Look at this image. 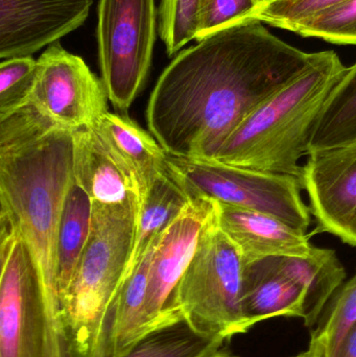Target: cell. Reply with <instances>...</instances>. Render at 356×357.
Here are the masks:
<instances>
[{
    "mask_svg": "<svg viewBox=\"0 0 356 357\" xmlns=\"http://www.w3.org/2000/svg\"><path fill=\"white\" fill-rule=\"evenodd\" d=\"M73 178L96 205H138L142 192L129 167L95 128L75 132Z\"/></svg>",
    "mask_w": 356,
    "mask_h": 357,
    "instance_id": "13",
    "label": "cell"
},
{
    "mask_svg": "<svg viewBox=\"0 0 356 357\" xmlns=\"http://www.w3.org/2000/svg\"><path fill=\"white\" fill-rule=\"evenodd\" d=\"M169 167L171 178L190 199L270 214L302 232L311 225V209L301 197L300 178L295 176L169 154Z\"/></svg>",
    "mask_w": 356,
    "mask_h": 357,
    "instance_id": "7",
    "label": "cell"
},
{
    "mask_svg": "<svg viewBox=\"0 0 356 357\" xmlns=\"http://www.w3.org/2000/svg\"><path fill=\"white\" fill-rule=\"evenodd\" d=\"M356 144V64L347 69L328 98L309 146V155Z\"/></svg>",
    "mask_w": 356,
    "mask_h": 357,
    "instance_id": "20",
    "label": "cell"
},
{
    "mask_svg": "<svg viewBox=\"0 0 356 357\" xmlns=\"http://www.w3.org/2000/svg\"><path fill=\"white\" fill-rule=\"evenodd\" d=\"M37 79V61L31 56L8 59L0 64V121L31 104Z\"/></svg>",
    "mask_w": 356,
    "mask_h": 357,
    "instance_id": "23",
    "label": "cell"
},
{
    "mask_svg": "<svg viewBox=\"0 0 356 357\" xmlns=\"http://www.w3.org/2000/svg\"><path fill=\"white\" fill-rule=\"evenodd\" d=\"M199 0H161L158 10L159 35L169 56L196 39Z\"/></svg>",
    "mask_w": 356,
    "mask_h": 357,
    "instance_id": "25",
    "label": "cell"
},
{
    "mask_svg": "<svg viewBox=\"0 0 356 357\" xmlns=\"http://www.w3.org/2000/svg\"><path fill=\"white\" fill-rule=\"evenodd\" d=\"M356 324V275L334 298L323 322L311 335V345L325 356Z\"/></svg>",
    "mask_w": 356,
    "mask_h": 357,
    "instance_id": "24",
    "label": "cell"
},
{
    "mask_svg": "<svg viewBox=\"0 0 356 357\" xmlns=\"http://www.w3.org/2000/svg\"><path fill=\"white\" fill-rule=\"evenodd\" d=\"M155 0H100L98 60L109 100L125 113L148 77L157 35Z\"/></svg>",
    "mask_w": 356,
    "mask_h": 357,
    "instance_id": "8",
    "label": "cell"
},
{
    "mask_svg": "<svg viewBox=\"0 0 356 357\" xmlns=\"http://www.w3.org/2000/svg\"><path fill=\"white\" fill-rule=\"evenodd\" d=\"M300 182L309 199L317 232L356 247V144L309 155Z\"/></svg>",
    "mask_w": 356,
    "mask_h": 357,
    "instance_id": "11",
    "label": "cell"
},
{
    "mask_svg": "<svg viewBox=\"0 0 356 357\" xmlns=\"http://www.w3.org/2000/svg\"><path fill=\"white\" fill-rule=\"evenodd\" d=\"M93 128L133 172L142 197L155 181L171 175L169 153L150 132L142 129L127 115L108 111Z\"/></svg>",
    "mask_w": 356,
    "mask_h": 357,
    "instance_id": "16",
    "label": "cell"
},
{
    "mask_svg": "<svg viewBox=\"0 0 356 357\" xmlns=\"http://www.w3.org/2000/svg\"><path fill=\"white\" fill-rule=\"evenodd\" d=\"M224 343L200 335L181 321L146 335L121 357H210Z\"/></svg>",
    "mask_w": 356,
    "mask_h": 357,
    "instance_id": "21",
    "label": "cell"
},
{
    "mask_svg": "<svg viewBox=\"0 0 356 357\" xmlns=\"http://www.w3.org/2000/svg\"><path fill=\"white\" fill-rule=\"evenodd\" d=\"M93 0H0V58L31 56L81 26Z\"/></svg>",
    "mask_w": 356,
    "mask_h": 357,
    "instance_id": "12",
    "label": "cell"
},
{
    "mask_svg": "<svg viewBox=\"0 0 356 357\" xmlns=\"http://www.w3.org/2000/svg\"><path fill=\"white\" fill-rule=\"evenodd\" d=\"M240 303L247 331L268 319L304 318V294L276 257L244 262Z\"/></svg>",
    "mask_w": 356,
    "mask_h": 357,
    "instance_id": "15",
    "label": "cell"
},
{
    "mask_svg": "<svg viewBox=\"0 0 356 357\" xmlns=\"http://www.w3.org/2000/svg\"><path fill=\"white\" fill-rule=\"evenodd\" d=\"M281 270L304 294L305 326L313 327L321 317L332 294L346 277L336 252L314 247L307 257H276Z\"/></svg>",
    "mask_w": 356,
    "mask_h": 357,
    "instance_id": "17",
    "label": "cell"
},
{
    "mask_svg": "<svg viewBox=\"0 0 356 357\" xmlns=\"http://www.w3.org/2000/svg\"><path fill=\"white\" fill-rule=\"evenodd\" d=\"M108 100L102 79L59 42L38 59L31 104L60 127L73 132L95 127L108 112Z\"/></svg>",
    "mask_w": 356,
    "mask_h": 357,
    "instance_id": "9",
    "label": "cell"
},
{
    "mask_svg": "<svg viewBox=\"0 0 356 357\" xmlns=\"http://www.w3.org/2000/svg\"><path fill=\"white\" fill-rule=\"evenodd\" d=\"M215 213L217 203L212 199H190L159 237L150 264L144 305L146 337L183 321L176 307V291L194 257L203 230Z\"/></svg>",
    "mask_w": 356,
    "mask_h": 357,
    "instance_id": "10",
    "label": "cell"
},
{
    "mask_svg": "<svg viewBox=\"0 0 356 357\" xmlns=\"http://www.w3.org/2000/svg\"><path fill=\"white\" fill-rule=\"evenodd\" d=\"M91 225V199L73 178L56 235V281L60 306L87 245Z\"/></svg>",
    "mask_w": 356,
    "mask_h": 357,
    "instance_id": "19",
    "label": "cell"
},
{
    "mask_svg": "<svg viewBox=\"0 0 356 357\" xmlns=\"http://www.w3.org/2000/svg\"><path fill=\"white\" fill-rule=\"evenodd\" d=\"M210 357H236V356H231V354H227V352L221 351V350H219V352H217V354H213V356H210Z\"/></svg>",
    "mask_w": 356,
    "mask_h": 357,
    "instance_id": "30",
    "label": "cell"
},
{
    "mask_svg": "<svg viewBox=\"0 0 356 357\" xmlns=\"http://www.w3.org/2000/svg\"><path fill=\"white\" fill-rule=\"evenodd\" d=\"M305 38H319L339 45H356V0H346L324 8L288 26Z\"/></svg>",
    "mask_w": 356,
    "mask_h": 357,
    "instance_id": "22",
    "label": "cell"
},
{
    "mask_svg": "<svg viewBox=\"0 0 356 357\" xmlns=\"http://www.w3.org/2000/svg\"><path fill=\"white\" fill-rule=\"evenodd\" d=\"M296 357H323L320 350L314 345L309 344V348L307 351L303 352V354H299Z\"/></svg>",
    "mask_w": 356,
    "mask_h": 357,
    "instance_id": "29",
    "label": "cell"
},
{
    "mask_svg": "<svg viewBox=\"0 0 356 357\" xmlns=\"http://www.w3.org/2000/svg\"><path fill=\"white\" fill-rule=\"evenodd\" d=\"M274 1H277V0H256L258 6H265V4H269Z\"/></svg>",
    "mask_w": 356,
    "mask_h": 357,
    "instance_id": "31",
    "label": "cell"
},
{
    "mask_svg": "<svg viewBox=\"0 0 356 357\" xmlns=\"http://www.w3.org/2000/svg\"><path fill=\"white\" fill-rule=\"evenodd\" d=\"M242 266V255L215 213L176 291L182 320L200 335L224 342L247 333L240 303Z\"/></svg>",
    "mask_w": 356,
    "mask_h": 357,
    "instance_id": "6",
    "label": "cell"
},
{
    "mask_svg": "<svg viewBox=\"0 0 356 357\" xmlns=\"http://www.w3.org/2000/svg\"><path fill=\"white\" fill-rule=\"evenodd\" d=\"M257 8L256 0H199L194 40L250 18Z\"/></svg>",
    "mask_w": 356,
    "mask_h": 357,
    "instance_id": "26",
    "label": "cell"
},
{
    "mask_svg": "<svg viewBox=\"0 0 356 357\" xmlns=\"http://www.w3.org/2000/svg\"><path fill=\"white\" fill-rule=\"evenodd\" d=\"M189 199L171 175L159 178L150 185L140 204L133 250L125 276L139 264Z\"/></svg>",
    "mask_w": 356,
    "mask_h": 357,
    "instance_id": "18",
    "label": "cell"
},
{
    "mask_svg": "<svg viewBox=\"0 0 356 357\" xmlns=\"http://www.w3.org/2000/svg\"><path fill=\"white\" fill-rule=\"evenodd\" d=\"M221 230L233 243L242 262L269 257H307L313 252L307 232L270 214L217 203Z\"/></svg>",
    "mask_w": 356,
    "mask_h": 357,
    "instance_id": "14",
    "label": "cell"
},
{
    "mask_svg": "<svg viewBox=\"0 0 356 357\" xmlns=\"http://www.w3.org/2000/svg\"><path fill=\"white\" fill-rule=\"evenodd\" d=\"M348 67L334 52H320L299 77L255 109L211 160L300 178L320 117Z\"/></svg>",
    "mask_w": 356,
    "mask_h": 357,
    "instance_id": "3",
    "label": "cell"
},
{
    "mask_svg": "<svg viewBox=\"0 0 356 357\" xmlns=\"http://www.w3.org/2000/svg\"><path fill=\"white\" fill-rule=\"evenodd\" d=\"M73 158L75 132L56 125L33 104L0 121V216L29 243L60 318L56 235L73 182Z\"/></svg>",
    "mask_w": 356,
    "mask_h": 357,
    "instance_id": "2",
    "label": "cell"
},
{
    "mask_svg": "<svg viewBox=\"0 0 356 357\" xmlns=\"http://www.w3.org/2000/svg\"><path fill=\"white\" fill-rule=\"evenodd\" d=\"M139 209L92 204L89 239L61 303L67 357H108L113 305L131 257Z\"/></svg>",
    "mask_w": 356,
    "mask_h": 357,
    "instance_id": "4",
    "label": "cell"
},
{
    "mask_svg": "<svg viewBox=\"0 0 356 357\" xmlns=\"http://www.w3.org/2000/svg\"><path fill=\"white\" fill-rule=\"evenodd\" d=\"M324 357H356V324L340 343Z\"/></svg>",
    "mask_w": 356,
    "mask_h": 357,
    "instance_id": "28",
    "label": "cell"
},
{
    "mask_svg": "<svg viewBox=\"0 0 356 357\" xmlns=\"http://www.w3.org/2000/svg\"><path fill=\"white\" fill-rule=\"evenodd\" d=\"M318 56L257 19L224 27L181 50L161 73L146 107L148 130L171 156L211 160L255 109Z\"/></svg>",
    "mask_w": 356,
    "mask_h": 357,
    "instance_id": "1",
    "label": "cell"
},
{
    "mask_svg": "<svg viewBox=\"0 0 356 357\" xmlns=\"http://www.w3.org/2000/svg\"><path fill=\"white\" fill-rule=\"evenodd\" d=\"M346 0H277L258 6L250 18L277 29H286L294 23Z\"/></svg>",
    "mask_w": 356,
    "mask_h": 357,
    "instance_id": "27",
    "label": "cell"
},
{
    "mask_svg": "<svg viewBox=\"0 0 356 357\" xmlns=\"http://www.w3.org/2000/svg\"><path fill=\"white\" fill-rule=\"evenodd\" d=\"M0 357H66L60 312L37 260L14 225L0 216Z\"/></svg>",
    "mask_w": 356,
    "mask_h": 357,
    "instance_id": "5",
    "label": "cell"
}]
</instances>
